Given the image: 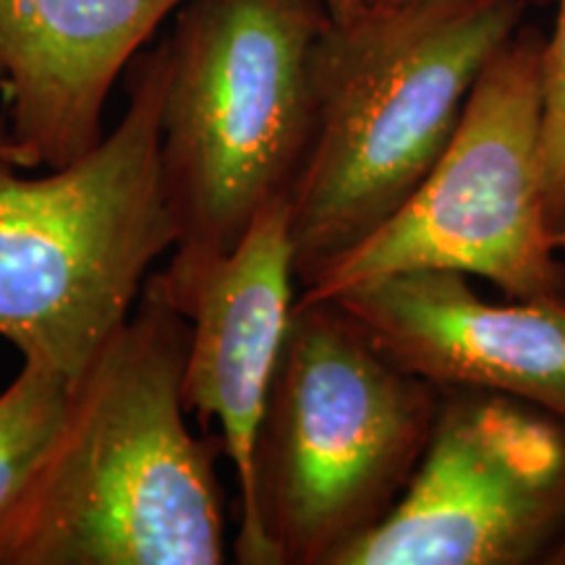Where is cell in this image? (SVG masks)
Listing matches in <instances>:
<instances>
[{"instance_id":"cell-1","label":"cell","mask_w":565,"mask_h":565,"mask_svg":"<svg viewBox=\"0 0 565 565\" xmlns=\"http://www.w3.org/2000/svg\"><path fill=\"white\" fill-rule=\"evenodd\" d=\"M192 322L147 275L137 309L74 383L51 448L0 526V565H221V433L192 435Z\"/></svg>"},{"instance_id":"cell-2","label":"cell","mask_w":565,"mask_h":565,"mask_svg":"<svg viewBox=\"0 0 565 565\" xmlns=\"http://www.w3.org/2000/svg\"><path fill=\"white\" fill-rule=\"evenodd\" d=\"M526 11L529 0H401L330 19L312 53V141L288 194L299 288L422 186Z\"/></svg>"},{"instance_id":"cell-3","label":"cell","mask_w":565,"mask_h":565,"mask_svg":"<svg viewBox=\"0 0 565 565\" xmlns=\"http://www.w3.org/2000/svg\"><path fill=\"white\" fill-rule=\"evenodd\" d=\"M437 406L440 387L387 359L341 303L296 296L233 561L333 565L401 500Z\"/></svg>"},{"instance_id":"cell-4","label":"cell","mask_w":565,"mask_h":565,"mask_svg":"<svg viewBox=\"0 0 565 565\" xmlns=\"http://www.w3.org/2000/svg\"><path fill=\"white\" fill-rule=\"evenodd\" d=\"M322 0H183L166 38L160 192L175 231L160 273L175 299L291 194L315 126Z\"/></svg>"},{"instance_id":"cell-5","label":"cell","mask_w":565,"mask_h":565,"mask_svg":"<svg viewBox=\"0 0 565 565\" xmlns=\"http://www.w3.org/2000/svg\"><path fill=\"white\" fill-rule=\"evenodd\" d=\"M166 40L129 71V108L87 158L30 179L0 145V335L79 380L173 249L160 192Z\"/></svg>"},{"instance_id":"cell-6","label":"cell","mask_w":565,"mask_h":565,"mask_svg":"<svg viewBox=\"0 0 565 565\" xmlns=\"http://www.w3.org/2000/svg\"><path fill=\"white\" fill-rule=\"evenodd\" d=\"M542 42L545 34L524 24L494 53L422 186L299 299H330L356 282L416 270L482 278L508 299H565L542 189Z\"/></svg>"},{"instance_id":"cell-7","label":"cell","mask_w":565,"mask_h":565,"mask_svg":"<svg viewBox=\"0 0 565 565\" xmlns=\"http://www.w3.org/2000/svg\"><path fill=\"white\" fill-rule=\"evenodd\" d=\"M563 534L561 416L503 393L440 387L412 482L333 565H547Z\"/></svg>"},{"instance_id":"cell-8","label":"cell","mask_w":565,"mask_h":565,"mask_svg":"<svg viewBox=\"0 0 565 565\" xmlns=\"http://www.w3.org/2000/svg\"><path fill=\"white\" fill-rule=\"evenodd\" d=\"M377 349L437 387H475L565 422V299L487 301L466 275L416 270L330 296Z\"/></svg>"},{"instance_id":"cell-9","label":"cell","mask_w":565,"mask_h":565,"mask_svg":"<svg viewBox=\"0 0 565 565\" xmlns=\"http://www.w3.org/2000/svg\"><path fill=\"white\" fill-rule=\"evenodd\" d=\"M183 0H0V145L21 171H61L105 139L118 76Z\"/></svg>"},{"instance_id":"cell-10","label":"cell","mask_w":565,"mask_h":565,"mask_svg":"<svg viewBox=\"0 0 565 565\" xmlns=\"http://www.w3.org/2000/svg\"><path fill=\"white\" fill-rule=\"evenodd\" d=\"M288 196L254 217L233 252L196 275L173 307L192 322L181 395L202 427L221 424L242 505L252 490L257 427L296 303Z\"/></svg>"},{"instance_id":"cell-11","label":"cell","mask_w":565,"mask_h":565,"mask_svg":"<svg viewBox=\"0 0 565 565\" xmlns=\"http://www.w3.org/2000/svg\"><path fill=\"white\" fill-rule=\"evenodd\" d=\"M74 383L58 366L21 356L17 380L0 393V526L66 419Z\"/></svg>"},{"instance_id":"cell-12","label":"cell","mask_w":565,"mask_h":565,"mask_svg":"<svg viewBox=\"0 0 565 565\" xmlns=\"http://www.w3.org/2000/svg\"><path fill=\"white\" fill-rule=\"evenodd\" d=\"M540 160L547 217L557 231L565 223V0L540 53Z\"/></svg>"},{"instance_id":"cell-13","label":"cell","mask_w":565,"mask_h":565,"mask_svg":"<svg viewBox=\"0 0 565 565\" xmlns=\"http://www.w3.org/2000/svg\"><path fill=\"white\" fill-rule=\"evenodd\" d=\"M324 6H328L330 17L335 21H343V19H351L356 17V13H362L366 6L372 3V0H322Z\"/></svg>"},{"instance_id":"cell-14","label":"cell","mask_w":565,"mask_h":565,"mask_svg":"<svg viewBox=\"0 0 565 565\" xmlns=\"http://www.w3.org/2000/svg\"><path fill=\"white\" fill-rule=\"evenodd\" d=\"M547 565H565V534L561 536V542H557L553 555L547 557Z\"/></svg>"},{"instance_id":"cell-15","label":"cell","mask_w":565,"mask_h":565,"mask_svg":"<svg viewBox=\"0 0 565 565\" xmlns=\"http://www.w3.org/2000/svg\"><path fill=\"white\" fill-rule=\"evenodd\" d=\"M553 242H555V249H557V252H561V254H565V223L561 225V228H557V231H555Z\"/></svg>"},{"instance_id":"cell-16","label":"cell","mask_w":565,"mask_h":565,"mask_svg":"<svg viewBox=\"0 0 565 565\" xmlns=\"http://www.w3.org/2000/svg\"><path fill=\"white\" fill-rule=\"evenodd\" d=\"M372 3H401V0H372ZM529 3H536V0H529Z\"/></svg>"}]
</instances>
